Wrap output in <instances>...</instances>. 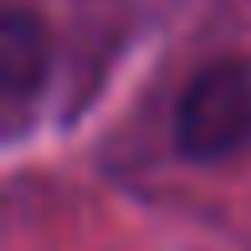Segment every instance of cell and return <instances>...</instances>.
<instances>
[{
	"mask_svg": "<svg viewBox=\"0 0 251 251\" xmlns=\"http://www.w3.org/2000/svg\"><path fill=\"white\" fill-rule=\"evenodd\" d=\"M175 144L190 159H231L251 149V67L205 62L175 102Z\"/></svg>",
	"mask_w": 251,
	"mask_h": 251,
	"instance_id": "6da1fadb",
	"label": "cell"
},
{
	"mask_svg": "<svg viewBox=\"0 0 251 251\" xmlns=\"http://www.w3.org/2000/svg\"><path fill=\"white\" fill-rule=\"evenodd\" d=\"M47 56H51L47 26H41L26 5H5L0 10V87H5L10 98L41 87Z\"/></svg>",
	"mask_w": 251,
	"mask_h": 251,
	"instance_id": "7a4b0ae2",
	"label": "cell"
}]
</instances>
